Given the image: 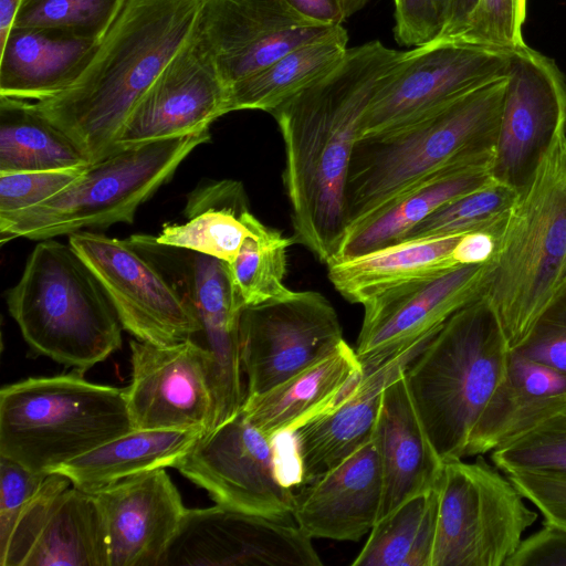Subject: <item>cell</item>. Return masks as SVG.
<instances>
[{
  "instance_id": "1",
  "label": "cell",
  "mask_w": 566,
  "mask_h": 566,
  "mask_svg": "<svg viewBox=\"0 0 566 566\" xmlns=\"http://www.w3.org/2000/svg\"><path fill=\"white\" fill-rule=\"evenodd\" d=\"M403 55L379 40L348 48L332 69L270 113L284 144L292 238L326 265L346 230V181L361 118Z\"/></svg>"
},
{
  "instance_id": "2",
  "label": "cell",
  "mask_w": 566,
  "mask_h": 566,
  "mask_svg": "<svg viewBox=\"0 0 566 566\" xmlns=\"http://www.w3.org/2000/svg\"><path fill=\"white\" fill-rule=\"evenodd\" d=\"M202 0H126L92 59L60 94L33 102L95 163L163 70L195 35Z\"/></svg>"
},
{
  "instance_id": "3",
  "label": "cell",
  "mask_w": 566,
  "mask_h": 566,
  "mask_svg": "<svg viewBox=\"0 0 566 566\" xmlns=\"http://www.w3.org/2000/svg\"><path fill=\"white\" fill-rule=\"evenodd\" d=\"M507 82L505 74L409 124L358 138L346 181V230L439 172L491 168Z\"/></svg>"
},
{
  "instance_id": "4",
  "label": "cell",
  "mask_w": 566,
  "mask_h": 566,
  "mask_svg": "<svg viewBox=\"0 0 566 566\" xmlns=\"http://www.w3.org/2000/svg\"><path fill=\"white\" fill-rule=\"evenodd\" d=\"M511 348L483 298L454 313L405 374L416 408L440 458H465L472 430L503 380Z\"/></svg>"
},
{
  "instance_id": "5",
  "label": "cell",
  "mask_w": 566,
  "mask_h": 566,
  "mask_svg": "<svg viewBox=\"0 0 566 566\" xmlns=\"http://www.w3.org/2000/svg\"><path fill=\"white\" fill-rule=\"evenodd\" d=\"M566 276V134L518 193L485 264L482 297L510 348L517 346Z\"/></svg>"
},
{
  "instance_id": "6",
  "label": "cell",
  "mask_w": 566,
  "mask_h": 566,
  "mask_svg": "<svg viewBox=\"0 0 566 566\" xmlns=\"http://www.w3.org/2000/svg\"><path fill=\"white\" fill-rule=\"evenodd\" d=\"M7 305L34 353L82 373L122 346L109 298L70 243L36 244Z\"/></svg>"
},
{
  "instance_id": "7",
  "label": "cell",
  "mask_w": 566,
  "mask_h": 566,
  "mask_svg": "<svg viewBox=\"0 0 566 566\" xmlns=\"http://www.w3.org/2000/svg\"><path fill=\"white\" fill-rule=\"evenodd\" d=\"M84 373L30 377L0 390V455L51 473L134 430L127 389L86 380Z\"/></svg>"
},
{
  "instance_id": "8",
  "label": "cell",
  "mask_w": 566,
  "mask_h": 566,
  "mask_svg": "<svg viewBox=\"0 0 566 566\" xmlns=\"http://www.w3.org/2000/svg\"><path fill=\"white\" fill-rule=\"evenodd\" d=\"M209 139L210 133L205 130L119 148L87 165L53 197L23 210L0 213L1 242L19 237L46 240L84 229L132 223L138 207Z\"/></svg>"
},
{
  "instance_id": "9",
  "label": "cell",
  "mask_w": 566,
  "mask_h": 566,
  "mask_svg": "<svg viewBox=\"0 0 566 566\" xmlns=\"http://www.w3.org/2000/svg\"><path fill=\"white\" fill-rule=\"evenodd\" d=\"M444 462L431 566H506L538 514L481 455Z\"/></svg>"
},
{
  "instance_id": "10",
  "label": "cell",
  "mask_w": 566,
  "mask_h": 566,
  "mask_svg": "<svg viewBox=\"0 0 566 566\" xmlns=\"http://www.w3.org/2000/svg\"><path fill=\"white\" fill-rule=\"evenodd\" d=\"M275 439L241 409L201 434L174 465L227 509L294 521L292 483L283 478Z\"/></svg>"
},
{
  "instance_id": "11",
  "label": "cell",
  "mask_w": 566,
  "mask_h": 566,
  "mask_svg": "<svg viewBox=\"0 0 566 566\" xmlns=\"http://www.w3.org/2000/svg\"><path fill=\"white\" fill-rule=\"evenodd\" d=\"M511 51L434 40L405 55L374 95L358 138L409 124L507 74Z\"/></svg>"
},
{
  "instance_id": "12",
  "label": "cell",
  "mask_w": 566,
  "mask_h": 566,
  "mask_svg": "<svg viewBox=\"0 0 566 566\" xmlns=\"http://www.w3.org/2000/svg\"><path fill=\"white\" fill-rule=\"evenodd\" d=\"M69 243L94 273L123 328L134 338L171 345L200 333V323L182 294L128 239L78 231L69 237Z\"/></svg>"
},
{
  "instance_id": "13",
  "label": "cell",
  "mask_w": 566,
  "mask_h": 566,
  "mask_svg": "<svg viewBox=\"0 0 566 566\" xmlns=\"http://www.w3.org/2000/svg\"><path fill=\"white\" fill-rule=\"evenodd\" d=\"M128 240L151 259L192 307L201 326L193 338L212 359V390L216 403L213 428L242 407L240 316L226 262L193 251L158 243L155 237L136 234Z\"/></svg>"
},
{
  "instance_id": "14",
  "label": "cell",
  "mask_w": 566,
  "mask_h": 566,
  "mask_svg": "<svg viewBox=\"0 0 566 566\" xmlns=\"http://www.w3.org/2000/svg\"><path fill=\"white\" fill-rule=\"evenodd\" d=\"M507 77L490 172L520 193L566 134V78L554 60L527 44L511 51Z\"/></svg>"
},
{
  "instance_id": "15",
  "label": "cell",
  "mask_w": 566,
  "mask_h": 566,
  "mask_svg": "<svg viewBox=\"0 0 566 566\" xmlns=\"http://www.w3.org/2000/svg\"><path fill=\"white\" fill-rule=\"evenodd\" d=\"M240 356L245 397L262 394L322 358L343 338L331 302L314 291L293 292L242 310Z\"/></svg>"
},
{
  "instance_id": "16",
  "label": "cell",
  "mask_w": 566,
  "mask_h": 566,
  "mask_svg": "<svg viewBox=\"0 0 566 566\" xmlns=\"http://www.w3.org/2000/svg\"><path fill=\"white\" fill-rule=\"evenodd\" d=\"M312 539L294 521L188 509L160 566H321Z\"/></svg>"
},
{
  "instance_id": "17",
  "label": "cell",
  "mask_w": 566,
  "mask_h": 566,
  "mask_svg": "<svg viewBox=\"0 0 566 566\" xmlns=\"http://www.w3.org/2000/svg\"><path fill=\"white\" fill-rule=\"evenodd\" d=\"M132 378L127 406L134 429L193 430L213 428L216 403L212 359L193 338L156 345L129 342Z\"/></svg>"
},
{
  "instance_id": "18",
  "label": "cell",
  "mask_w": 566,
  "mask_h": 566,
  "mask_svg": "<svg viewBox=\"0 0 566 566\" xmlns=\"http://www.w3.org/2000/svg\"><path fill=\"white\" fill-rule=\"evenodd\" d=\"M339 27L310 21L285 0H202L198 33L230 86Z\"/></svg>"
},
{
  "instance_id": "19",
  "label": "cell",
  "mask_w": 566,
  "mask_h": 566,
  "mask_svg": "<svg viewBox=\"0 0 566 566\" xmlns=\"http://www.w3.org/2000/svg\"><path fill=\"white\" fill-rule=\"evenodd\" d=\"M485 264L460 265L364 304L355 349L364 368L429 342L454 313L481 298Z\"/></svg>"
},
{
  "instance_id": "20",
  "label": "cell",
  "mask_w": 566,
  "mask_h": 566,
  "mask_svg": "<svg viewBox=\"0 0 566 566\" xmlns=\"http://www.w3.org/2000/svg\"><path fill=\"white\" fill-rule=\"evenodd\" d=\"M228 113L229 86L197 29L133 109L115 150L202 133Z\"/></svg>"
},
{
  "instance_id": "21",
  "label": "cell",
  "mask_w": 566,
  "mask_h": 566,
  "mask_svg": "<svg viewBox=\"0 0 566 566\" xmlns=\"http://www.w3.org/2000/svg\"><path fill=\"white\" fill-rule=\"evenodd\" d=\"M427 344L405 348L364 368L363 376L335 403L289 434L297 483L312 482L373 439L385 387Z\"/></svg>"
},
{
  "instance_id": "22",
  "label": "cell",
  "mask_w": 566,
  "mask_h": 566,
  "mask_svg": "<svg viewBox=\"0 0 566 566\" xmlns=\"http://www.w3.org/2000/svg\"><path fill=\"white\" fill-rule=\"evenodd\" d=\"M92 493L105 524L109 566H160L188 510L165 468Z\"/></svg>"
},
{
  "instance_id": "23",
  "label": "cell",
  "mask_w": 566,
  "mask_h": 566,
  "mask_svg": "<svg viewBox=\"0 0 566 566\" xmlns=\"http://www.w3.org/2000/svg\"><path fill=\"white\" fill-rule=\"evenodd\" d=\"M382 471L371 439L337 467L294 492L292 517L311 538L358 541L377 523Z\"/></svg>"
},
{
  "instance_id": "24",
  "label": "cell",
  "mask_w": 566,
  "mask_h": 566,
  "mask_svg": "<svg viewBox=\"0 0 566 566\" xmlns=\"http://www.w3.org/2000/svg\"><path fill=\"white\" fill-rule=\"evenodd\" d=\"M406 368L385 387L373 437L384 483L377 522L409 499L437 488L444 465L413 402Z\"/></svg>"
},
{
  "instance_id": "25",
  "label": "cell",
  "mask_w": 566,
  "mask_h": 566,
  "mask_svg": "<svg viewBox=\"0 0 566 566\" xmlns=\"http://www.w3.org/2000/svg\"><path fill=\"white\" fill-rule=\"evenodd\" d=\"M566 410V373L511 350L507 371L476 421L467 457L482 455Z\"/></svg>"
},
{
  "instance_id": "26",
  "label": "cell",
  "mask_w": 566,
  "mask_h": 566,
  "mask_svg": "<svg viewBox=\"0 0 566 566\" xmlns=\"http://www.w3.org/2000/svg\"><path fill=\"white\" fill-rule=\"evenodd\" d=\"M99 40L57 30L12 27L0 46V96L53 97L84 71Z\"/></svg>"
},
{
  "instance_id": "27",
  "label": "cell",
  "mask_w": 566,
  "mask_h": 566,
  "mask_svg": "<svg viewBox=\"0 0 566 566\" xmlns=\"http://www.w3.org/2000/svg\"><path fill=\"white\" fill-rule=\"evenodd\" d=\"M364 374L356 350L344 339L328 354L271 389L245 397L249 420L271 438L286 436L321 413Z\"/></svg>"
},
{
  "instance_id": "28",
  "label": "cell",
  "mask_w": 566,
  "mask_h": 566,
  "mask_svg": "<svg viewBox=\"0 0 566 566\" xmlns=\"http://www.w3.org/2000/svg\"><path fill=\"white\" fill-rule=\"evenodd\" d=\"M461 235L402 240L359 255L334 259L327 264L328 279L344 298L364 305L460 266L453 261L452 251Z\"/></svg>"
},
{
  "instance_id": "29",
  "label": "cell",
  "mask_w": 566,
  "mask_h": 566,
  "mask_svg": "<svg viewBox=\"0 0 566 566\" xmlns=\"http://www.w3.org/2000/svg\"><path fill=\"white\" fill-rule=\"evenodd\" d=\"M490 169L489 166L454 168L423 180L348 228L334 259L359 255L402 241L410 230L446 203L491 182Z\"/></svg>"
},
{
  "instance_id": "30",
  "label": "cell",
  "mask_w": 566,
  "mask_h": 566,
  "mask_svg": "<svg viewBox=\"0 0 566 566\" xmlns=\"http://www.w3.org/2000/svg\"><path fill=\"white\" fill-rule=\"evenodd\" d=\"M201 434L193 430L134 429L53 472L65 475L80 490L96 492L144 472L174 467Z\"/></svg>"
},
{
  "instance_id": "31",
  "label": "cell",
  "mask_w": 566,
  "mask_h": 566,
  "mask_svg": "<svg viewBox=\"0 0 566 566\" xmlns=\"http://www.w3.org/2000/svg\"><path fill=\"white\" fill-rule=\"evenodd\" d=\"M243 186L234 180L211 182L193 191L184 223L166 224L155 240L164 245L231 262L249 232Z\"/></svg>"
},
{
  "instance_id": "32",
  "label": "cell",
  "mask_w": 566,
  "mask_h": 566,
  "mask_svg": "<svg viewBox=\"0 0 566 566\" xmlns=\"http://www.w3.org/2000/svg\"><path fill=\"white\" fill-rule=\"evenodd\" d=\"M23 566H109L105 524L93 493L71 485L60 494Z\"/></svg>"
},
{
  "instance_id": "33",
  "label": "cell",
  "mask_w": 566,
  "mask_h": 566,
  "mask_svg": "<svg viewBox=\"0 0 566 566\" xmlns=\"http://www.w3.org/2000/svg\"><path fill=\"white\" fill-rule=\"evenodd\" d=\"M348 33L339 27L327 38L301 45L266 67L229 86V113L275 107L332 69L344 56Z\"/></svg>"
},
{
  "instance_id": "34",
  "label": "cell",
  "mask_w": 566,
  "mask_h": 566,
  "mask_svg": "<svg viewBox=\"0 0 566 566\" xmlns=\"http://www.w3.org/2000/svg\"><path fill=\"white\" fill-rule=\"evenodd\" d=\"M90 165L76 144L31 101L0 96V172Z\"/></svg>"
},
{
  "instance_id": "35",
  "label": "cell",
  "mask_w": 566,
  "mask_h": 566,
  "mask_svg": "<svg viewBox=\"0 0 566 566\" xmlns=\"http://www.w3.org/2000/svg\"><path fill=\"white\" fill-rule=\"evenodd\" d=\"M437 488L377 522L353 566H431L438 521Z\"/></svg>"
},
{
  "instance_id": "36",
  "label": "cell",
  "mask_w": 566,
  "mask_h": 566,
  "mask_svg": "<svg viewBox=\"0 0 566 566\" xmlns=\"http://www.w3.org/2000/svg\"><path fill=\"white\" fill-rule=\"evenodd\" d=\"M244 218L249 232L237 256L226 262L233 297L242 310L294 292L284 284L287 249L295 243L293 238L263 224L250 210Z\"/></svg>"
},
{
  "instance_id": "37",
  "label": "cell",
  "mask_w": 566,
  "mask_h": 566,
  "mask_svg": "<svg viewBox=\"0 0 566 566\" xmlns=\"http://www.w3.org/2000/svg\"><path fill=\"white\" fill-rule=\"evenodd\" d=\"M517 197L518 192L512 188L492 180L436 210L410 230L403 240L461 235L481 230L501 233Z\"/></svg>"
},
{
  "instance_id": "38",
  "label": "cell",
  "mask_w": 566,
  "mask_h": 566,
  "mask_svg": "<svg viewBox=\"0 0 566 566\" xmlns=\"http://www.w3.org/2000/svg\"><path fill=\"white\" fill-rule=\"evenodd\" d=\"M126 0H22L13 27L101 40Z\"/></svg>"
},
{
  "instance_id": "39",
  "label": "cell",
  "mask_w": 566,
  "mask_h": 566,
  "mask_svg": "<svg viewBox=\"0 0 566 566\" xmlns=\"http://www.w3.org/2000/svg\"><path fill=\"white\" fill-rule=\"evenodd\" d=\"M490 453L492 463L505 474L566 478V410Z\"/></svg>"
},
{
  "instance_id": "40",
  "label": "cell",
  "mask_w": 566,
  "mask_h": 566,
  "mask_svg": "<svg viewBox=\"0 0 566 566\" xmlns=\"http://www.w3.org/2000/svg\"><path fill=\"white\" fill-rule=\"evenodd\" d=\"M525 19L526 0H481L467 31L457 41L513 51L526 45Z\"/></svg>"
},
{
  "instance_id": "41",
  "label": "cell",
  "mask_w": 566,
  "mask_h": 566,
  "mask_svg": "<svg viewBox=\"0 0 566 566\" xmlns=\"http://www.w3.org/2000/svg\"><path fill=\"white\" fill-rule=\"evenodd\" d=\"M512 352L566 373V276Z\"/></svg>"
},
{
  "instance_id": "42",
  "label": "cell",
  "mask_w": 566,
  "mask_h": 566,
  "mask_svg": "<svg viewBox=\"0 0 566 566\" xmlns=\"http://www.w3.org/2000/svg\"><path fill=\"white\" fill-rule=\"evenodd\" d=\"M72 485L65 475L52 472L46 475L35 495L19 515L4 549L0 553L1 566H23L43 525L62 492Z\"/></svg>"
},
{
  "instance_id": "43",
  "label": "cell",
  "mask_w": 566,
  "mask_h": 566,
  "mask_svg": "<svg viewBox=\"0 0 566 566\" xmlns=\"http://www.w3.org/2000/svg\"><path fill=\"white\" fill-rule=\"evenodd\" d=\"M85 167L0 172V213L23 210L53 197L71 185Z\"/></svg>"
},
{
  "instance_id": "44",
  "label": "cell",
  "mask_w": 566,
  "mask_h": 566,
  "mask_svg": "<svg viewBox=\"0 0 566 566\" xmlns=\"http://www.w3.org/2000/svg\"><path fill=\"white\" fill-rule=\"evenodd\" d=\"M48 474L31 471L0 455V553L22 510L39 491Z\"/></svg>"
},
{
  "instance_id": "45",
  "label": "cell",
  "mask_w": 566,
  "mask_h": 566,
  "mask_svg": "<svg viewBox=\"0 0 566 566\" xmlns=\"http://www.w3.org/2000/svg\"><path fill=\"white\" fill-rule=\"evenodd\" d=\"M450 0H400L395 6L394 36L403 46L436 40L444 28Z\"/></svg>"
},
{
  "instance_id": "46",
  "label": "cell",
  "mask_w": 566,
  "mask_h": 566,
  "mask_svg": "<svg viewBox=\"0 0 566 566\" xmlns=\"http://www.w3.org/2000/svg\"><path fill=\"white\" fill-rule=\"evenodd\" d=\"M506 475L545 521L566 527V478L533 473Z\"/></svg>"
},
{
  "instance_id": "47",
  "label": "cell",
  "mask_w": 566,
  "mask_h": 566,
  "mask_svg": "<svg viewBox=\"0 0 566 566\" xmlns=\"http://www.w3.org/2000/svg\"><path fill=\"white\" fill-rule=\"evenodd\" d=\"M506 566H566V527L544 520L538 531L522 539Z\"/></svg>"
},
{
  "instance_id": "48",
  "label": "cell",
  "mask_w": 566,
  "mask_h": 566,
  "mask_svg": "<svg viewBox=\"0 0 566 566\" xmlns=\"http://www.w3.org/2000/svg\"><path fill=\"white\" fill-rule=\"evenodd\" d=\"M500 232L481 230L464 233L452 251L457 265L485 264L495 254Z\"/></svg>"
},
{
  "instance_id": "49",
  "label": "cell",
  "mask_w": 566,
  "mask_h": 566,
  "mask_svg": "<svg viewBox=\"0 0 566 566\" xmlns=\"http://www.w3.org/2000/svg\"><path fill=\"white\" fill-rule=\"evenodd\" d=\"M305 19L318 24L339 27L347 17L343 0H285Z\"/></svg>"
},
{
  "instance_id": "50",
  "label": "cell",
  "mask_w": 566,
  "mask_h": 566,
  "mask_svg": "<svg viewBox=\"0 0 566 566\" xmlns=\"http://www.w3.org/2000/svg\"><path fill=\"white\" fill-rule=\"evenodd\" d=\"M480 1L450 0L444 28L436 40H458L467 31Z\"/></svg>"
},
{
  "instance_id": "51",
  "label": "cell",
  "mask_w": 566,
  "mask_h": 566,
  "mask_svg": "<svg viewBox=\"0 0 566 566\" xmlns=\"http://www.w3.org/2000/svg\"><path fill=\"white\" fill-rule=\"evenodd\" d=\"M22 0H0V46L4 43Z\"/></svg>"
},
{
  "instance_id": "52",
  "label": "cell",
  "mask_w": 566,
  "mask_h": 566,
  "mask_svg": "<svg viewBox=\"0 0 566 566\" xmlns=\"http://www.w3.org/2000/svg\"><path fill=\"white\" fill-rule=\"evenodd\" d=\"M346 17L349 18L357 11L361 10L369 0H343Z\"/></svg>"
},
{
  "instance_id": "53",
  "label": "cell",
  "mask_w": 566,
  "mask_h": 566,
  "mask_svg": "<svg viewBox=\"0 0 566 566\" xmlns=\"http://www.w3.org/2000/svg\"><path fill=\"white\" fill-rule=\"evenodd\" d=\"M392 1H394V4L396 6V4H398V2H399L400 0H392Z\"/></svg>"
}]
</instances>
